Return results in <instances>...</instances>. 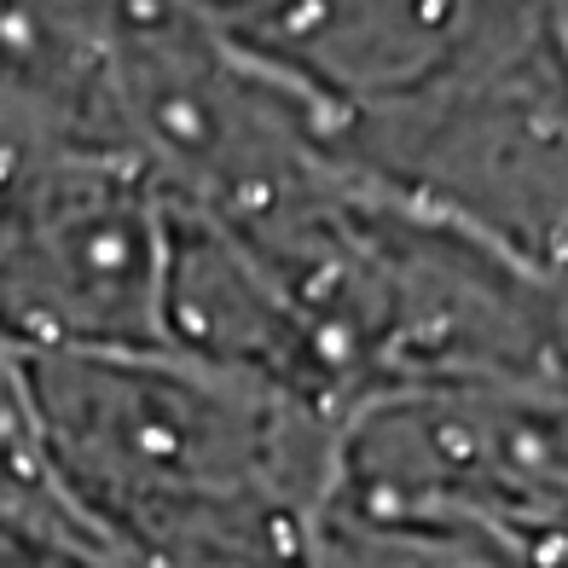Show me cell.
I'll use <instances>...</instances> for the list:
<instances>
[{
  "label": "cell",
  "instance_id": "obj_9",
  "mask_svg": "<svg viewBox=\"0 0 568 568\" xmlns=\"http://www.w3.org/2000/svg\"><path fill=\"white\" fill-rule=\"evenodd\" d=\"M186 12H197L203 23H215V30H232V23H244L255 7H267V0H180Z\"/></svg>",
  "mask_w": 568,
  "mask_h": 568
},
{
  "label": "cell",
  "instance_id": "obj_3",
  "mask_svg": "<svg viewBox=\"0 0 568 568\" xmlns=\"http://www.w3.org/2000/svg\"><path fill=\"white\" fill-rule=\"evenodd\" d=\"M331 494L458 523L516 568H568V395L494 383L359 400Z\"/></svg>",
  "mask_w": 568,
  "mask_h": 568
},
{
  "label": "cell",
  "instance_id": "obj_7",
  "mask_svg": "<svg viewBox=\"0 0 568 568\" xmlns=\"http://www.w3.org/2000/svg\"><path fill=\"white\" fill-rule=\"evenodd\" d=\"M0 568H111L93 546L47 528L41 516L0 499Z\"/></svg>",
  "mask_w": 568,
  "mask_h": 568
},
{
  "label": "cell",
  "instance_id": "obj_1",
  "mask_svg": "<svg viewBox=\"0 0 568 568\" xmlns=\"http://www.w3.org/2000/svg\"><path fill=\"white\" fill-rule=\"evenodd\" d=\"M41 464L111 568H296L337 481L331 412L169 348L23 359Z\"/></svg>",
  "mask_w": 568,
  "mask_h": 568
},
{
  "label": "cell",
  "instance_id": "obj_10",
  "mask_svg": "<svg viewBox=\"0 0 568 568\" xmlns=\"http://www.w3.org/2000/svg\"><path fill=\"white\" fill-rule=\"evenodd\" d=\"M539 12H546V23L557 30V41H562V53H568V0H534Z\"/></svg>",
  "mask_w": 568,
  "mask_h": 568
},
{
  "label": "cell",
  "instance_id": "obj_8",
  "mask_svg": "<svg viewBox=\"0 0 568 568\" xmlns=\"http://www.w3.org/2000/svg\"><path fill=\"white\" fill-rule=\"evenodd\" d=\"M539 314H546V389L568 395V255L539 273Z\"/></svg>",
  "mask_w": 568,
  "mask_h": 568
},
{
  "label": "cell",
  "instance_id": "obj_4",
  "mask_svg": "<svg viewBox=\"0 0 568 568\" xmlns=\"http://www.w3.org/2000/svg\"><path fill=\"white\" fill-rule=\"evenodd\" d=\"M169 197L128 158L0 169V343L18 359L163 348Z\"/></svg>",
  "mask_w": 568,
  "mask_h": 568
},
{
  "label": "cell",
  "instance_id": "obj_6",
  "mask_svg": "<svg viewBox=\"0 0 568 568\" xmlns=\"http://www.w3.org/2000/svg\"><path fill=\"white\" fill-rule=\"evenodd\" d=\"M296 568H516L481 534L442 523V516H412L325 494L302 539Z\"/></svg>",
  "mask_w": 568,
  "mask_h": 568
},
{
  "label": "cell",
  "instance_id": "obj_2",
  "mask_svg": "<svg viewBox=\"0 0 568 568\" xmlns=\"http://www.w3.org/2000/svg\"><path fill=\"white\" fill-rule=\"evenodd\" d=\"M314 140L366 192L528 273L568 255V53L546 12L442 88Z\"/></svg>",
  "mask_w": 568,
  "mask_h": 568
},
{
  "label": "cell",
  "instance_id": "obj_5",
  "mask_svg": "<svg viewBox=\"0 0 568 568\" xmlns=\"http://www.w3.org/2000/svg\"><path fill=\"white\" fill-rule=\"evenodd\" d=\"M534 18V0H267L221 36L325 134L442 88Z\"/></svg>",
  "mask_w": 568,
  "mask_h": 568
}]
</instances>
